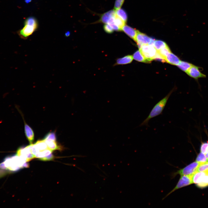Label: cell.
<instances>
[{"label":"cell","instance_id":"obj_1","mask_svg":"<svg viewBox=\"0 0 208 208\" xmlns=\"http://www.w3.org/2000/svg\"><path fill=\"white\" fill-rule=\"evenodd\" d=\"M29 163L22 157L14 155L5 157L0 163V169L8 171L11 173L18 171L21 169L28 168Z\"/></svg>","mask_w":208,"mask_h":208},{"label":"cell","instance_id":"obj_2","mask_svg":"<svg viewBox=\"0 0 208 208\" xmlns=\"http://www.w3.org/2000/svg\"><path fill=\"white\" fill-rule=\"evenodd\" d=\"M175 90L174 88L172 89L165 96L159 101L154 105L148 115L139 125V127H148V122L150 120L162 114L169 98Z\"/></svg>","mask_w":208,"mask_h":208},{"label":"cell","instance_id":"obj_3","mask_svg":"<svg viewBox=\"0 0 208 208\" xmlns=\"http://www.w3.org/2000/svg\"><path fill=\"white\" fill-rule=\"evenodd\" d=\"M24 24V27L19 30L17 33L21 38L26 39L36 30L38 23L36 19L31 17L25 20Z\"/></svg>","mask_w":208,"mask_h":208},{"label":"cell","instance_id":"obj_4","mask_svg":"<svg viewBox=\"0 0 208 208\" xmlns=\"http://www.w3.org/2000/svg\"><path fill=\"white\" fill-rule=\"evenodd\" d=\"M197 161L194 162L184 168L181 169L172 174V178H174L178 174L180 176L189 175L194 174L197 172L198 167L201 165L203 164Z\"/></svg>","mask_w":208,"mask_h":208},{"label":"cell","instance_id":"obj_5","mask_svg":"<svg viewBox=\"0 0 208 208\" xmlns=\"http://www.w3.org/2000/svg\"><path fill=\"white\" fill-rule=\"evenodd\" d=\"M139 49L145 58L150 62L154 60L157 53V51L152 45H143Z\"/></svg>","mask_w":208,"mask_h":208},{"label":"cell","instance_id":"obj_6","mask_svg":"<svg viewBox=\"0 0 208 208\" xmlns=\"http://www.w3.org/2000/svg\"><path fill=\"white\" fill-rule=\"evenodd\" d=\"M193 174L181 175L175 186L166 195L164 198L176 190L192 184V177Z\"/></svg>","mask_w":208,"mask_h":208},{"label":"cell","instance_id":"obj_7","mask_svg":"<svg viewBox=\"0 0 208 208\" xmlns=\"http://www.w3.org/2000/svg\"><path fill=\"white\" fill-rule=\"evenodd\" d=\"M31 144L26 146H21L17 150L16 154L28 162L35 158L31 151Z\"/></svg>","mask_w":208,"mask_h":208},{"label":"cell","instance_id":"obj_8","mask_svg":"<svg viewBox=\"0 0 208 208\" xmlns=\"http://www.w3.org/2000/svg\"><path fill=\"white\" fill-rule=\"evenodd\" d=\"M155 40L138 30L135 41L139 48L142 45L148 44L153 45Z\"/></svg>","mask_w":208,"mask_h":208},{"label":"cell","instance_id":"obj_9","mask_svg":"<svg viewBox=\"0 0 208 208\" xmlns=\"http://www.w3.org/2000/svg\"><path fill=\"white\" fill-rule=\"evenodd\" d=\"M200 69V67L193 64L186 73L190 77L196 80L200 78H205L206 75L201 73Z\"/></svg>","mask_w":208,"mask_h":208},{"label":"cell","instance_id":"obj_10","mask_svg":"<svg viewBox=\"0 0 208 208\" xmlns=\"http://www.w3.org/2000/svg\"><path fill=\"white\" fill-rule=\"evenodd\" d=\"M122 30L135 41L138 30L127 25H124Z\"/></svg>","mask_w":208,"mask_h":208},{"label":"cell","instance_id":"obj_11","mask_svg":"<svg viewBox=\"0 0 208 208\" xmlns=\"http://www.w3.org/2000/svg\"><path fill=\"white\" fill-rule=\"evenodd\" d=\"M24 120V130L25 136L30 144H32L34 140V133L31 128L25 122Z\"/></svg>","mask_w":208,"mask_h":208},{"label":"cell","instance_id":"obj_12","mask_svg":"<svg viewBox=\"0 0 208 208\" xmlns=\"http://www.w3.org/2000/svg\"><path fill=\"white\" fill-rule=\"evenodd\" d=\"M115 10H112L108 11L101 15L99 22L107 24L109 20L116 14Z\"/></svg>","mask_w":208,"mask_h":208},{"label":"cell","instance_id":"obj_13","mask_svg":"<svg viewBox=\"0 0 208 208\" xmlns=\"http://www.w3.org/2000/svg\"><path fill=\"white\" fill-rule=\"evenodd\" d=\"M166 62L172 65H177L181 60L174 54L169 53L165 58Z\"/></svg>","mask_w":208,"mask_h":208},{"label":"cell","instance_id":"obj_14","mask_svg":"<svg viewBox=\"0 0 208 208\" xmlns=\"http://www.w3.org/2000/svg\"><path fill=\"white\" fill-rule=\"evenodd\" d=\"M44 141L47 145L48 148L52 151L56 150L61 151L62 150V146L59 145L56 141Z\"/></svg>","mask_w":208,"mask_h":208},{"label":"cell","instance_id":"obj_15","mask_svg":"<svg viewBox=\"0 0 208 208\" xmlns=\"http://www.w3.org/2000/svg\"><path fill=\"white\" fill-rule=\"evenodd\" d=\"M133 59V56L127 55L121 58L118 59L116 62V64H125L131 63Z\"/></svg>","mask_w":208,"mask_h":208},{"label":"cell","instance_id":"obj_16","mask_svg":"<svg viewBox=\"0 0 208 208\" xmlns=\"http://www.w3.org/2000/svg\"><path fill=\"white\" fill-rule=\"evenodd\" d=\"M133 56L135 60L144 63H150L145 58L140 50L136 51L133 54Z\"/></svg>","mask_w":208,"mask_h":208},{"label":"cell","instance_id":"obj_17","mask_svg":"<svg viewBox=\"0 0 208 208\" xmlns=\"http://www.w3.org/2000/svg\"><path fill=\"white\" fill-rule=\"evenodd\" d=\"M197 186L200 188H204L208 186V172L203 176L200 182L196 184Z\"/></svg>","mask_w":208,"mask_h":208},{"label":"cell","instance_id":"obj_18","mask_svg":"<svg viewBox=\"0 0 208 208\" xmlns=\"http://www.w3.org/2000/svg\"><path fill=\"white\" fill-rule=\"evenodd\" d=\"M34 144L40 151L48 149L47 145L44 140H38Z\"/></svg>","mask_w":208,"mask_h":208},{"label":"cell","instance_id":"obj_19","mask_svg":"<svg viewBox=\"0 0 208 208\" xmlns=\"http://www.w3.org/2000/svg\"><path fill=\"white\" fill-rule=\"evenodd\" d=\"M116 15L123 20L126 23L127 20V14L123 9H119L115 10Z\"/></svg>","mask_w":208,"mask_h":208},{"label":"cell","instance_id":"obj_20","mask_svg":"<svg viewBox=\"0 0 208 208\" xmlns=\"http://www.w3.org/2000/svg\"><path fill=\"white\" fill-rule=\"evenodd\" d=\"M192 65L189 62L181 61L177 66L181 69L186 73Z\"/></svg>","mask_w":208,"mask_h":208},{"label":"cell","instance_id":"obj_21","mask_svg":"<svg viewBox=\"0 0 208 208\" xmlns=\"http://www.w3.org/2000/svg\"><path fill=\"white\" fill-rule=\"evenodd\" d=\"M52 151L49 148L44 151H40L35 156V158H38L40 159L52 153Z\"/></svg>","mask_w":208,"mask_h":208},{"label":"cell","instance_id":"obj_22","mask_svg":"<svg viewBox=\"0 0 208 208\" xmlns=\"http://www.w3.org/2000/svg\"><path fill=\"white\" fill-rule=\"evenodd\" d=\"M114 21L116 25L121 31L123 26L125 25L126 23L116 14L114 18Z\"/></svg>","mask_w":208,"mask_h":208},{"label":"cell","instance_id":"obj_23","mask_svg":"<svg viewBox=\"0 0 208 208\" xmlns=\"http://www.w3.org/2000/svg\"><path fill=\"white\" fill-rule=\"evenodd\" d=\"M153 46L157 51L168 46L165 42L160 40H155Z\"/></svg>","mask_w":208,"mask_h":208},{"label":"cell","instance_id":"obj_24","mask_svg":"<svg viewBox=\"0 0 208 208\" xmlns=\"http://www.w3.org/2000/svg\"><path fill=\"white\" fill-rule=\"evenodd\" d=\"M157 52L165 60L167 55L169 53L171 52V51L168 46L166 47L157 50Z\"/></svg>","mask_w":208,"mask_h":208},{"label":"cell","instance_id":"obj_25","mask_svg":"<svg viewBox=\"0 0 208 208\" xmlns=\"http://www.w3.org/2000/svg\"><path fill=\"white\" fill-rule=\"evenodd\" d=\"M196 161L203 164L208 163V159L206 157L205 154L200 152L198 155Z\"/></svg>","mask_w":208,"mask_h":208},{"label":"cell","instance_id":"obj_26","mask_svg":"<svg viewBox=\"0 0 208 208\" xmlns=\"http://www.w3.org/2000/svg\"><path fill=\"white\" fill-rule=\"evenodd\" d=\"M44 140L56 141L55 132H50L47 134L43 139Z\"/></svg>","mask_w":208,"mask_h":208},{"label":"cell","instance_id":"obj_27","mask_svg":"<svg viewBox=\"0 0 208 208\" xmlns=\"http://www.w3.org/2000/svg\"><path fill=\"white\" fill-rule=\"evenodd\" d=\"M200 152L205 154L208 152V142L203 143L201 145Z\"/></svg>","mask_w":208,"mask_h":208},{"label":"cell","instance_id":"obj_28","mask_svg":"<svg viewBox=\"0 0 208 208\" xmlns=\"http://www.w3.org/2000/svg\"><path fill=\"white\" fill-rule=\"evenodd\" d=\"M208 171V163L200 165L198 168L197 172Z\"/></svg>","mask_w":208,"mask_h":208},{"label":"cell","instance_id":"obj_29","mask_svg":"<svg viewBox=\"0 0 208 208\" xmlns=\"http://www.w3.org/2000/svg\"><path fill=\"white\" fill-rule=\"evenodd\" d=\"M125 0H116L115 3L114 9L116 10L120 9L122 7Z\"/></svg>","mask_w":208,"mask_h":208},{"label":"cell","instance_id":"obj_30","mask_svg":"<svg viewBox=\"0 0 208 208\" xmlns=\"http://www.w3.org/2000/svg\"><path fill=\"white\" fill-rule=\"evenodd\" d=\"M103 29L104 31L108 34L112 33L114 31L112 27L107 24H105L104 25Z\"/></svg>","mask_w":208,"mask_h":208},{"label":"cell","instance_id":"obj_31","mask_svg":"<svg viewBox=\"0 0 208 208\" xmlns=\"http://www.w3.org/2000/svg\"><path fill=\"white\" fill-rule=\"evenodd\" d=\"M54 157L52 153L47 156L41 159L40 160L43 161H50L53 160Z\"/></svg>","mask_w":208,"mask_h":208},{"label":"cell","instance_id":"obj_32","mask_svg":"<svg viewBox=\"0 0 208 208\" xmlns=\"http://www.w3.org/2000/svg\"><path fill=\"white\" fill-rule=\"evenodd\" d=\"M11 172L5 170H0V178L3 177V176L6 175L8 174H9Z\"/></svg>","mask_w":208,"mask_h":208},{"label":"cell","instance_id":"obj_33","mask_svg":"<svg viewBox=\"0 0 208 208\" xmlns=\"http://www.w3.org/2000/svg\"><path fill=\"white\" fill-rule=\"evenodd\" d=\"M66 35L67 36H68L70 35V32H67V33L66 34Z\"/></svg>","mask_w":208,"mask_h":208},{"label":"cell","instance_id":"obj_34","mask_svg":"<svg viewBox=\"0 0 208 208\" xmlns=\"http://www.w3.org/2000/svg\"><path fill=\"white\" fill-rule=\"evenodd\" d=\"M205 154L206 157L208 159V152Z\"/></svg>","mask_w":208,"mask_h":208}]
</instances>
